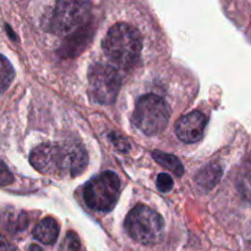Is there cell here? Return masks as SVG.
<instances>
[{
	"mask_svg": "<svg viewBox=\"0 0 251 251\" xmlns=\"http://www.w3.org/2000/svg\"><path fill=\"white\" fill-rule=\"evenodd\" d=\"M29 163L42 174L53 178H74L83 173L87 152L77 142H46L29 154Z\"/></svg>",
	"mask_w": 251,
	"mask_h": 251,
	"instance_id": "1",
	"label": "cell"
},
{
	"mask_svg": "<svg viewBox=\"0 0 251 251\" xmlns=\"http://www.w3.org/2000/svg\"><path fill=\"white\" fill-rule=\"evenodd\" d=\"M102 47L113 63L122 68H131L141 54L142 37L134 26L120 22L108 31Z\"/></svg>",
	"mask_w": 251,
	"mask_h": 251,
	"instance_id": "2",
	"label": "cell"
},
{
	"mask_svg": "<svg viewBox=\"0 0 251 251\" xmlns=\"http://www.w3.org/2000/svg\"><path fill=\"white\" fill-rule=\"evenodd\" d=\"M125 229L139 244L152 247L163 240L164 221L158 212L145 205L132 208L125 218Z\"/></svg>",
	"mask_w": 251,
	"mask_h": 251,
	"instance_id": "3",
	"label": "cell"
},
{
	"mask_svg": "<svg viewBox=\"0 0 251 251\" xmlns=\"http://www.w3.org/2000/svg\"><path fill=\"white\" fill-rule=\"evenodd\" d=\"M122 193V181L114 172H103L90 179L83 186V200L88 208L109 212L117 205Z\"/></svg>",
	"mask_w": 251,
	"mask_h": 251,
	"instance_id": "4",
	"label": "cell"
},
{
	"mask_svg": "<svg viewBox=\"0 0 251 251\" xmlns=\"http://www.w3.org/2000/svg\"><path fill=\"white\" fill-rule=\"evenodd\" d=\"M134 124L145 135L153 136L167 127L171 110L166 100L157 95H145L136 102L134 110Z\"/></svg>",
	"mask_w": 251,
	"mask_h": 251,
	"instance_id": "5",
	"label": "cell"
},
{
	"mask_svg": "<svg viewBox=\"0 0 251 251\" xmlns=\"http://www.w3.org/2000/svg\"><path fill=\"white\" fill-rule=\"evenodd\" d=\"M122 87V75L117 68L104 63H96L88 70V90L95 102L112 104Z\"/></svg>",
	"mask_w": 251,
	"mask_h": 251,
	"instance_id": "6",
	"label": "cell"
},
{
	"mask_svg": "<svg viewBox=\"0 0 251 251\" xmlns=\"http://www.w3.org/2000/svg\"><path fill=\"white\" fill-rule=\"evenodd\" d=\"M91 11V4L87 1L60 0L48 22V31L55 34H65L76 27L85 24Z\"/></svg>",
	"mask_w": 251,
	"mask_h": 251,
	"instance_id": "7",
	"label": "cell"
},
{
	"mask_svg": "<svg viewBox=\"0 0 251 251\" xmlns=\"http://www.w3.org/2000/svg\"><path fill=\"white\" fill-rule=\"evenodd\" d=\"M207 117L199 110L189 113L176 122V136L185 144H194V142L200 141L207 126Z\"/></svg>",
	"mask_w": 251,
	"mask_h": 251,
	"instance_id": "8",
	"label": "cell"
},
{
	"mask_svg": "<svg viewBox=\"0 0 251 251\" xmlns=\"http://www.w3.org/2000/svg\"><path fill=\"white\" fill-rule=\"evenodd\" d=\"M93 32H95V29L91 26H85L82 27V28L78 29L77 32H74V33L64 42L63 47L60 48V53H63L64 56L78 55L91 42Z\"/></svg>",
	"mask_w": 251,
	"mask_h": 251,
	"instance_id": "9",
	"label": "cell"
},
{
	"mask_svg": "<svg viewBox=\"0 0 251 251\" xmlns=\"http://www.w3.org/2000/svg\"><path fill=\"white\" fill-rule=\"evenodd\" d=\"M59 235V226L51 217L43 218L33 229V237L46 245H53Z\"/></svg>",
	"mask_w": 251,
	"mask_h": 251,
	"instance_id": "10",
	"label": "cell"
},
{
	"mask_svg": "<svg viewBox=\"0 0 251 251\" xmlns=\"http://www.w3.org/2000/svg\"><path fill=\"white\" fill-rule=\"evenodd\" d=\"M222 174L223 171L220 164L211 163L208 166L203 167L202 169H200V172L196 174L195 181L201 189H203L205 191H208L220 183Z\"/></svg>",
	"mask_w": 251,
	"mask_h": 251,
	"instance_id": "11",
	"label": "cell"
},
{
	"mask_svg": "<svg viewBox=\"0 0 251 251\" xmlns=\"http://www.w3.org/2000/svg\"><path fill=\"white\" fill-rule=\"evenodd\" d=\"M152 157H153V159L157 163L161 164L166 169H168L176 176H178V178L183 176L185 169H184L183 163H181L178 157L173 156V154L164 153L162 151H153L152 152Z\"/></svg>",
	"mask_w": 251,
	"mask_h": 251,
	"instance_id": "12",
	"label": "cell"
},
{
	"mask_svg": "<svg viewBox=\"0 0 251 251\" xmlns=\"http://www.w3.org/2000/svg\"><path fill=\"white\" fill-rule=\"evenodd\" d=\"M238 189L242 196L251 202V152L245 161L242 174L238 179Z\"/></svg>",
	"mask_w": 251,
	"mask_h": 251,
	"instance_id": "13",
	"label": "cell"
},
{
	"mask_svg": "<svg viewBox=\"0 0 251 251\" xmlns=\"http://www.w3.org/2000/svg\"><path fill=\"white\" fill-rule=\"evenodd\" d=\"M15 77V70L6 56L0 54V96L11 85Z\"/></svg>",
	"mask_w": 251,
	"mask_h": 251,
	"instance_id": "14",
	"label": "cell"
},
{
	"mask_svg": "<svg viewBox=\"0 0 251 251\" xmlns=\"http://www.w3.org/2000/svg\"><path fill=\"white\" fill-rule=\"evenodd\" d=\"M27 216L25 213H20V215H10L7 218V228L11 232H21L27 227Z\"/></svg>",
	"mask_w": 251,
	"mask_h": 251,
	"instance_id": "15",
	"label": "cell"
},
{
	"mask_svg": "<svg viewBox=\"0 0 251 251\" xmlns=\"http://www.w3.org/2000/svg\"><path fill=\"white\" fill-rule=\"evenodd\" d=\"M81 243L77 234L74 232H69L61 243L60 251H81Z\"/></svg>",
	"mask_w": 251,
	"mask_h": 251,
	"instance_id": "16",
	"label": "cell"
},
{
	"mask_svg": "<svg viewBox=\"0 0 251 251\" xmlns=\"http://www.w3.org/2000/svg\"><path fill=\"white\" fill-rule=\"evenodd\" d=\"M174 181L172 179V176H169L168 174L161 173L157 176V188L161 193H168L173 189Z\"/></svg>",
	"mask_w": 251,
	"mask_h": 251,
	"instance_id": "17",
	"label": "cell"
},
{
	"mask_svg": "<svg viewBox=\"0 0 251 251\" xmlns=\"http://www.w3.org/2000/svg\"><path fill=\"white\" fill-rule=\"evenodd\" d=\"M12 183H14V176L9 171L6 164L0 159V186H7Z\"/></svg>",
	"mask_w": 251,
	"mask_h": 251,
	"instance_id": "18",
	"label": "cell"
},
{
	"mask_svg": "<svg viewBox=\"0 0 251 251\" xmlns=\"http://www.w3.org/2000/svg\"><path fill=\"white\" fill-rule=\"evenodd\" d=\"M109 140L112 141V144L117 147V150L122 152H127L129 151V144H127L126 140L123 136L118 135L117 132H110L109 134Z\"/></svg>",
	"mask_w": 251,
	"mask_h": 251,
	"instance_id": "19",
	"label": "cell"
},
{
	"mask_svg": "<svg viewBox=\"0 0 251 251\" xmlns=\"http://www.w3.org/2000/svg\"><path fill=\"white\" fill-rule=\"evenodd\" d=\"M0 251H16L14 245L7 242L6 238L1 234H0Z\"/></svg>",
	"mask_w": 251,
	"mask_h": 251,
	"instance_id": "20",
	"label": "cell"
},
{
	"mask_svg": "<svg viewBox=\"0 0 251 251\" xmlns=\"http://www.w3.org/2000/svg\"><path fill=\"white\" fill-rule=\"evenodd\" d=\"M29 251H42V249H41V248L38 247V245L32 244L31 247H29Z\"/></svg>",
	"mask_w": 251,
	"mask_h": 251,
	"instance_id": "21",
	"label": "cell"
}]
</instances>
